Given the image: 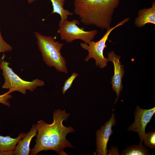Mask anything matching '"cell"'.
<instances>
[{
    "instance_id": "obj_11",
    "label": "cell",
    "mask_w": 155,
    "mask_h": 155,
    "mask_svg": "<svg viewBox=\"0 0 155 155\" xmlns=\"http://www.w3.org/2000/svg\"><path fill=\"white\" fill-rule=\"evenodd\" d=\"M37 130L34 124L32 125L29 131L18 142L13 150L14 155H28L30 146L32 138L36 135Z\"/></svg>"
},
{
    "instance_id": "obj_17",
    "label": "cell",
    "mask_w": 155,
    "mask_h": 155,
    "mask_svg": "<svg viewBox=\"0 0 155 155\" xmlns=\"http://www.w3.org/2000/svg\"><path fill=\"white\" fill-rule=\"evenodd\" d=\"M12 49V46L7 43L3 39L2 36L0 26V53L11 51Z\"/></svg>"
},
{
    "instance_id": "obj_18",
    "label": "cell",
    "mask_w": 155,
    "mask_h": 155,
    "mask_svg": "<svg viewBox=\"0 0 155 155\" xmlns=\"http://www.w3.org/2000/svg\"><path fill=\"white\" fill-rule=\"evenodd\" d=\"M12 96L7 92L0 95V103L8 107L11 106V103L9 102V99H11Z\"/></svg>"
},
{
    "instance_id": "obj_19",
    "label": "cell",
    "mask_w": 155,
    "mask_h": 155,
    "mask_svg": "<svg viewBox=\"0 0 155 155\" xmlns=\"http://www.w3.org/2000/svg\"><path fill=\"white\" fill-rule=\"evenodd\" d=\"M14 155L13 150L2 151L0 150V155Z\"/></svg>"
},
{
    "instance_id": "obj_8",
    "label": "cell",
    "mask_w": 155,
    "mask_h": 155,
    "mask_svg": "<svg viewBox=\"0 0 155 155\" xmlns=\"http://www.w3.org/2000/svg\"><path fill=\"white\" fill-rule=\"evenodd\" d=\"M116 122L115 115L112 113L109 120L105 122L96 132V152L98 155L107 154V144L110 136L113 133L112 128L115 125Z\"/></svg>"
},
{
    "instance_id": "obj_7",
    "label": "cell",
    "mask_w": 155,
    "mask_h": 155,
    "mask_svg": "<svg viewBox=\"0 0 155 155\" xmlns=\"http://www.w3.org/2000/svg\"><path fill=\"white\" fill-rule=\"evenodd\" d=\"M155 112V107L148 109H142L138 105L136 107L134 113V121L127 130L138 133L140 139V143L143 142L146 126L150 122Z\"/></svg>"
},
{
    "instance_id": "obj_6",
    "label": "cell",
    "mask_w": 155,
    "mask_h": 155,
    "mask_svg": "<svg viewBox=\"0 0 155 155\" xmlns=\"http://www.w3.org/2000/svg\"><path fill=\"white\" fill-rule=\"evenodd\" d=\"M79 24L78 20L71 21L65 20L59 25V28L57 32L60 35L61 39L69 43L75 40L79 39L87 44L93 40L97 34L98 31H85L84 28L78 26Z\"/></svg>"
},
{
    "instance_id": "obj_9",
    "label": "cell",
    "mask_w": 155,
    "mask_h": 155,
    "mask_svg": "<svg viewBox=\"0 0 155 155\" xmlns=\"http://www.w3.org/2000/svg\"><path fill=\"white\" fill-rule=\"evenodd\" d=\"M108 59L109 61L113 63L114 66V75L112 77L111 83L113 91L116 93L117 98L115 100V103L118 100L120 93L123 89L122 79L125 73L124 66L119 61L120 56L117 55L113 51L108 53Z\"/></svg>"
},
{
    "instance_id": "obj_15",
    "label": "cell",
    "mask_w": 155,
    "mask_h": 155,
    "mask_svg": "<svg viewBox=\"0 0 155 155\" xmlns=\"http://www.w3.org/2000/svg\"><path fill=\"white\" fill-rule=\"evenodd\" d=\"M144 144L151 148L155 149V132L151 131L145 134L143 137Z\"/></svg>"
},
{
    "instance_id": "obj_10",
    "label": "cell",
    "mask_w": 155,
    "mask_h": 155,
    "mask_svg": "<svg viewBox=\"0 0 155 155\" xmlns=\"http://www.w3.org/2000/svg\"><path fill=\"white\" fill-rule=\"evenodd\" d=\"M147 24H155V1L152 3L151 7L139 10L138 16L135 19L134 24L137 28L142 27Z\"/></svg>"
},
{
    "instance_id": "obj_4",
    "label": "cell",
    "mask_w": 155,
    "mask_h": 155,
    "mask_svg": "<svg viewBox=\"0 0 155 155\" xmlns=\"http://www.w3.org/2000/svg\"><path fill=\"white\" fill-rule=\"evenodd\" d=\"M5 56L3 54L0 58V68L2 71L5 80L2 87L9 89L7 92L8 93L10 94L14 91H18L25 94L27 90L33 92L38 87L44 85L43 81L38 79L33 80L31 82L26 81L21 79L9 67L10 63L4 61Z\"/></svg>"
},
{
    "instance_id": "obj_2",
    "label": "cell",
    "mask_w": 155,
    "mask_h": 155,
    "mask_svg": "<svg viewBox=\"0 0 155 155\" xmlns=\"http://www.w3.org/2000/svg\"><path fill=\"white\" fill-rule=\"evenodd\" d=\"M120 0H74V11L81 22L102 30L111 28L112 16Z\"/></svg>"
},
{
    "instance_id": "obj_12",
    "label": "cell",
    "mask_w": 155,
    "mask_h": 155,
    "mask_svg": "<svg viewBox=\"0 0 155 155\" xmlns=\"http://www.w3.org/2000/svg\"><path fill=\"white\" fill-rule=\"evenodd\" d=\"M26 134L20 133L16 138H13L9 136H4L0 135V150H14L18 141Z\"/></svg>"
},
{
    "instance_id": "obj_16",
    "label": "cell",
    "mask_w": 155,
    "mask_h": 155,
    "mask_svg": "<svg viewBox=\"0 0 155 155\" xmlns=\"http://www.w3.org/2000/svg\"><path fill=\"white\" fill-rule=\"evenodd\" d=\"M78 75V73L74 72L70 77L65 80L64 85L62 88V92L63 94L71 87L73 82Z\"/></svg>"
},
{
    "instance_id": "obj_13",
    "label": "cell",
    "mask_w": 155,
    "mask_h": 155,
    "mask_svg": "<svg viewBox=\"0 0 155 155\" xmlns=\"http://www.w3.org/2000/svg\"><path fill=\"white\" fill-rule=\"evenodd\" d=\"M53 6L52 13H57L61 17V20L59 25L61 24L65 20H67L68 16H72L73 13L64 8V6L65 0H50Z\"/></svg>"
},
{
    "instance_id": "obj_5",
    "label": "cell",
    "mask_w": 155,
    "mask_h": 155,
    "mask_svg": "<svg viewBox=\"0 0 155 155\" xmlns=\"http://www.w3.org/2000/svg\"><path fill=\"white\" fill-rule=\"evenodd\" d=\"M129 20L127 18L118 23L116 25L107 30V31L102 37L98 41L95 42L93 40L88 44L82 42L80 43L81 47L84 49L87 50L88 54L84 61L88 62L91 58L94 59L95 65L100 68L103 69L106 67L107 63L109 61L108 59L105 57L103 55L104 50L107 47L106 42L111 32L117 28L123 25Z\"/></svg>"
},
{
    "instance_id": "obj_14",
    "label": "cell",
    "mask_w": 155,
    "mask_h": 155,
    "mask_svg": "<svg viewBox=\"0 0 155 155\" xmlns=\"http://www.w3.org/2000/svg\"><path fill=\"white\" fill-rule=\"evenodd\" d=\"M149 151L142 143L138 145H133L127 147L123 150L121 155H150Z\"/></svg>"
},
{
    "instance_id": "obj_1",
    "label": "cell",
    "mask_w": 155,
    "mask_h": 155,
    "mask_svg": "<svg viewBox=\"0 0 155 155\" xmlns=\"http://www.w3.org/2000/svg\"><path fill=\"white\" fill-rule=\"evenodd\" d=\"M70 115L65 110L58 109L53 113L52 123L48 124L42 120L38 121L35 125L37 130L36 144L30 155H36L42 151L50 150L59 155H67L64 149L73 147L66 139V135L75 131L72 127L64 126L63 123Z\"/></svg>"
},
{
    "instance_id": "obj_3",
    "label": "cell",
    "mask_w": 155,
    "mask_h": 155,
    "mask_svg": "<svg viewBox=\"0 0 155 155\" xmlns=\"http://www.w3.org/2000/svg\"><path fill=\"white\" fill-rule=\"evenodd\" d=\"M35 36L44 63L49 67H54L59 72L67 74L66 61L60 51L63 44L55 41L53 36L44 35L38 32Z\"/></svg>"
}]
</instances>
